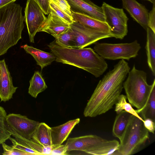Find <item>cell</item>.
I'll return each instance as SVG.
<instances>
[{
  "label": "cell",
  "mask_w": 155,
  "mask_h": 155,
  "mask_svg": "<svg viewBox=\"0 0 155 155\" xmlns=\"http://www.w3.org/2000/svg\"><path fill=\"white\" fill-rule=\"evenodd\" d=\"M130 69L128 63L121 59L104 76L87 104L83 112L84 117H95L113 108L121 94Z\"/></svg>",
  "instance_id": "6da1fadb"
},
{
  "label": "cell",
  "mask_w": 155,
  "mask_h": 155,
  "mask_svg": "<svg viewBox=\"0 0 155 155\" xmlns=\"http://www.w3.org/2000/svg\"><path fill=\"white\" fill-rule=\"evenodd\" d=\"M48 46L55 55L57 62L81 68L96 78L102 75L108 68L105 59L91 48H64L58 45L55 41L50 43Z\"/></svg>",
  "instance_id": "7a4b0ae2"
},
{
  "label": "cell",
  "mask_w": 155,
  "mask_h": 155,
  "mask_svg": "<svg viewBox=\"0 0 155 155\" xmlns=\"http://www.w3.org/2000/svg\"><path fill=\"white\" fill-rule=\"evenodd\" d=\"M22 8L14 2L0 8V56L21 38L25 20Z\"/></svg>",
  "instance_id": "3957f363"
},
{
  "label": "cell",
  "mask_w": 155,
  "mask_h": 155,
  "mask_svg": "<svg viewBox=\"0 0 155 155\" xmlns=\"http://www.w3.org/2000/svg\"><path fill=\"white\" fill-rule=\"evenodd\" d=\"M128 74L123 82V87L127 99L132 106L137 108L135 110L137 113L146 104L155 84V79L151 85L149 84L146 72L137 69L135 65Z\"/></svg>",
  "instance_id": "277c9868"
},
{
  "label": "cell",
  "mask_w": 155,
  "mask_h": 155,
  "mask_svg": "<svg viewBox=\"0 0 155 155\" xmlns=\"http://www.w3.org/2000/svg\"><path fill=\"white\" fill-rule=\"evenodd\" d=\"M143 121V120L133 116L120 140L119 155L134 154L145 145L149 135Z\"/></svg>",
  "instance_id": "5b68a950"
},
{
  "label": "cell",
  "mask_w": 155,
  "mask_h": 155,
  "mask_svg": "<svg viewBox=\"0 0 155 155\" xmlns=\"http://www.w3.org/2000/svg\"><path fill=\"white\" fill-rule=\"evenodd\" d=\"M141 48L137 40L130 43L110 44L97 43L94 50L104 59L128 61L138 55Z\"/></svg>",
  "instance_id": "8992f818"
},
{
  "label": "cell",
  "mask_w": 155,
  "mask_h": 155,
  "mask_svg": "<svg viewBox=\"0 0 155 155\" xmlns=\"http://www.w3.org/2000/svg\"><path fill=\"white\" fill-rule=\"evenodd\" d=\"M101 7L111 37L123 39L128 33L129 20L123 8L114 7L105 2L103 3Z\"/></svg>",
  "instance_id": "52a82bcc"
},
{
  "label": "cell",
  "mask_w": 155,
  "mask_h": 155,
  "mask_svg": "<svg viewBox=\"0 0 155 155\" xmlns=\"http://www.w3.org/2000/svg\"><path fill=\"white\" fill-rule=\"evenodd\" d=\"M70 26L74 33L72 48H83L101 39L111 37L110 33L91 29L78 22L74 21Z\"/></svg>",
  "instance_id": "ba28073f"
},
{
  "label": "cell",
  "mask_w": 155,
  "mask_h": 155,
  "mask_svg": "<svg viewBox=\"0 0 155 155\" xmlns=\"http://www.w3.org/2000/svg\"><path fill=\"white\" fill-rule=\"evenodd\" d=\"M39 123L20 114L12 113L7 115V127L22 137L30 140Z\"/></svg>",
  "instance_id": "9c48e42d"
},
{
  "label": "cell",
  "mask_w": 155,
  "mask_h": 155,
  "mask_svg": "<svg viewBox=\"0 0 155 155\" xmlns=\"http://www.w3.org/2000/svg\"><path fill=\"white\" fill-rule=\"evenodd\" d=\"M24 17L30 41L34 43V37L45 22L47 17L39 6L33 0H27Z\"/></svg>",
  "instance_id": "30bf717a"
},
{
  "label": "cell",
  "mask_w": 155,
  "mask_h": 155,
  "mask_svg": "<svg viewBox=\"0 0 155 155\" xmlns=\"http://www.w3.org/2000/svg\"><path fill=\"white\" fill-rule=\"evenodd\" d=\"M71 12L84 14L99 20L105 21L101 7L90 0H66Z\"/></svg>",
  "instance_id": "8fae6325"
},
{
  "label": "cell",
  "mask_w": 155,
  "mask_h": 155,
  "mask_svg": "<svg viewBox=\"0 0 155 155\" xmlns=\"http://www.w3.org/2000/svg\"><path fill=\"white\" fill-rule=\"evenodd\" d=\"M123 8L133 20L146 30L148 28L149 11L144 5L136 0H121Z\"/></svg>",
  "instance_id": "7c38bea8"
},
{
  "label": "cell",
  "mask_w": 155,
  "mask_h": 155,
  "mask_svg": "<svg viewBox=\"0 0 155 155\" xmlns=\"http://www.w3.org/2000/svg\"><path fill=\"white\" fill-rule=\"evenodd\" d=\"M104 139L95 135H89L68 138L65 143L68 152L78 150L86 153Z\"/></svg>",
  "instance_id": "4fadbf2b"
},
{
  "label": "cell",
  "mask_w": 155,
  "mask_h": 155,
  "mask_svg": "<svg viewBox=\"0 0 155 155\" xmlns=\"http://www.w3.org/2000/svg\"><path fill=\"white\" fill-rule=\"evenodd\" d=\"M0 98L5 102L11 99L18 87L13 84L12 78L4 59L0 60Z\"/></svg>",
  "instance_id": "5bb4252c"
},
{
  "label": "cell",
  "mask_w": 155,
  "mask_h": 155,
  "mask_svg": "<svg viewBox=\"0 0 155 155\" xmlns=\"http://www.w3.org/2000/svg\"><path fill=\"white\" fill-rule=\"evenodd\" d=\"M80 122L78 118L68 121L62 124L50 127L53 148L61 144L67 139L75 126Z\"/></svg>",
  "instance_id": "9a60e30c"
},
{
  "label": "cell",
  "mask_w": 155,
  "mask_h": 155,
  "mask_svg": "<svg viewBox=\"0 0 155 155\" xmlns=\"http://www.w3.org/2000/svg\"><path fill=\"white\" fill-rule=\"evenodd\" d=\"M70 28L69 25L64 22L54 14L50 12L38 32H45L52 36L64 32Z\"/></svg>",
  "instance_id": "2e32d148"
},
{
  "label": "cell",
  "mask_w": 155,
  "mask_h": 155,
  "mask_svg": "<svg viewBox=\"0 0 155 155\" xmlns=\"http://www.w3.org/2000/svg\"><path fill=\"white\" fill-rule=\"evenodd\" d=\"M71 12L74 21L78 22L85 26L95 30L110 33V28L105 21L84 14Z\"/></svg>",
  "instance_id": "e0dca14e"
},
{
  "label": "cell",
  "mask_w": 155,
  "mask_h": 155,
  "mask_svg": "<svg viewBox=\"0 0 155 155\" xmlns=\"http://www.w3.org/2000/svg\"><path fill=\"white\" fill-rule=\"evenodd\" d=\"M21 47L33 57L37 64L40 66L41 70L55 60L56 57L52 53L44 51L27 44L21 46Z\"/></svg>",
  "instance_id": "ac0fdd59"
},
{
  "label": "cell",
  "mask_w": 155,
  "mask_h": 155,
  "mask_svg": "<svg viewBox=\"0 0 155 155\" xmlns=\"http://www.w3.org/2000/svg\"><path fill=\"white\" fill-rule=\"evenodd\" d=\"M119 146V142L116 140H106L93 147L86 153L94 155H119L118 151Z\"/></svg>",
  "instance_id": "d6986e66"
},
{
  "label": "cell",
  "mask_w": 155,
  "mask_h": 155,
  "mask_svg": "<svg viewBox=\"0 0 155 155\" xmlns=\"http://www.w3.org/2000/svg\"><path fill=\"white\" fill-rule=\"evenodd\" d=\"M50 127L45 123H39L31 139L44 147L53 148Z\"/></svg>",
  "instance_id": "ffe728a7"
},
{
  "label": "cell",
  "mask_w": 155,
  "mask_h": 155,
  "mask_svg": "<svg viewBox=\"0 0 155 155\" xmlns=\"http://www.w3.org/2000/svg\"><path fill=\"white\" fill-rule=\"evenodd\" d=\"M133 115L124 110L117 114L112 127L114 136L118 138L120 140L121 139Z\"/></svg>",
  "instance_id": "44dd1931"
},
{
  "label": "cell",
  "mask_w": 155,
  "mask_h": 155,
  "mask_svg": "<svg viewBox=\"0 0 155 155\" xmlns=\"http://www.w3.org/2000/svg\"><path fill=\"white\" fill-rule=\"evenodd\" d=\"M147 42L145 46L147 63L153 75H155V33L149 28L147 30Z\"/></svg>",
  "instance_id": "7402d4cb"
},
{
  "label": "cell",
  "mask_w": 155,
  "mask_h": 155,
  "mask_svg": "<svg viewBox=\"0 0 155 155\" xmlns=\"http://www.w3.org/2000/svg\"><path fill=\"white\" fill-rule=\"evenodd\" d=\"M47 87L41 73L38 71H35L30 81L28 94L32 97L36 98L39 93L43 91Z\"/></svg>",
  "instance_id": "603a6c76"
},
{
  "label": "cell",
  "mask_w": 155,
  "mask_h": 155,
  "mask_svg": "<svg viewBox=\"0 0 155 155\" xmlns=\"http://www.w3.org/2000/svg\"><path fill=\"white\" fill-rule=\"evenodd\" d=\"M7 127V126H6ZM8 132L19 142L23 145L33 149L41 155L49 154L52 148L44 147L40 144L32 140L31 139H28L23 138L7 127Z\"/></svg>",
  "instance_id": "cb8c5ba5"
},
{
  "label": "cell",
  "mask_w": 155,
  "mask_h": 155,
  "mask_svg": "<svg viewBox=\"0 0 155 155\" xmlns=\"http://www.w3.org/2000/svg\"><path fill=\"white\" fill-rule=\"evenodd\" d=\"M137 113L141 114L143 120L149 118L155 122V84L152 88L146 104Z\"/></svg>",
  "instance_id": "d4e9b609"
},
{
  "label": "cell",
  "mask_w": 155,
  "mask_h": 155,
  "mask_svg": "<svg viewBox=\"0 0 155 155\" xmlns=\"http://www.w3.org/2000/svg\"><path fill=\"white\" fill-rule=\"evenodd\" d=\"M55 39V41L59 46L72 48L74 33L70 28L66 31L57 35H52Z\"/></svg>",
  "instance_id": "484cf974"
},
{
  "label": "cell",
  "mask_w": 155,
  "mask_h": 155,
  "mask_svg": "<svg viewBox=\"0 0 155 155\" xmlns=\"http://www.w3.org/2000/svg\"><path fill=\"white\" fill-rule=\"evenodd\" d=\"M126 96L123 94H120L118 99L117 102L115 104V111L117 114L121 111L124 110L139 118L143 120L138 114L132 107L131 105L127 102Z\"/></svg>",
  "instance_id": "4316f807"
},
{
  "label": "cell",
  "mask_w": 155,
  "mask_h": 155,
  "mask_svg": "<svg viewBox=\"0 0 155 155\" xmlns=\"http://www.w3.org/2000/svg\"><path fill=\"white\" fill-rule=\"evenodd\" d=\"M6 112L5 109L0 106V144L5 143L11 137L5 124Z\"/></svg>",
  "instance_id": "83f0119b"
},
{
  "label": "cell",
  "mask_w": 155,
  "mask_h": 155,
  "mask_svg": "<svg viewBox=\"0 0 155 155\" xmlns=\"http://www.w3.org/2000/svg\"><path fill=\"white\" fill-rule=\"evenodd\" d=\"M50 12H52L64 22L70 25L74 22L72 17L66 14L51 2H49Z\"/></svg>",
  "instance_id": "f1b7e54d"
},
{
  "label": "cell",
  "mask_w": 155,
  "mask_h": 155,
  "mask_svg": "<svg viewBox=\"0 0 155 155\" xmlns=\"http://www.w3.org/2000/svg\"><path fill=\"white\" fill-rule=\"evenodd\" d=\"M3 155H31L30 153L20 150L13 146L8 145L5 143L2 144Z\"/></svg>",
  "instance_id": "f546056e"
},
{
  "label": "cell",
  "mask_w": 155,
  "mask_h": 155,
  "mask_svg": "<svg viewBox=\"0 0 155 155\" xmlns=\"http://www.w3.org/2000/svg\"><path fill=\"white\" fill-rule=\"evenodd\" d=\"M49 2L53 3L61 10L72 17L70 6L66 0H48Z\"/></svg>",
  "instance_id": "4dcf8cb0"
},
{
  "label": "cell",
  "mask_w": 155,
  "mask_h": 155,
  "mask_svg": "<svg viewBox=\"0 0 155 155\" xmlns=\"http://www.w3.org/2000/svg\"><path fill=\"white\" fill-rule=\"evenodd\" d=\"M9 139L11 141L13 146L20 150L29 153L31 155H41L38 152L19 142L15 138L11 137Z\"/></svg>",
  "instance_id": "1f68e13d"
},
{
  "label": "cell",
  "mask_w": 155,
  "mask_h": 155,
  "mask_svg": "<svg viewBox=\"0 0 155 155\" xmlns=\"http://www.w3.org/2000/svg\"><path fill=\"white\" fill-rule=\"evenodd\" d=\"M68 152L67 147L66 144H61L52 148L49 155H65Z\"/></svg>",
  "instance_id": "d6a6232c"
},
{
  "label": "cell",
  "mask_w": 155,
  "mask_h": 155,
  "mask_svg": "<svg viewBox=\"0 0 155 155\" xmlns=\"http://www.w3.org/2000/svg\"><path fill=\"white\" fill-rule=\"evenodd\" d=\"M153 5L151 10L149 13L148 27L155 33V4Z\"/></svg>",
  "instance_id": "836d02e7"
},
{
  "label": "cell",
  "mask_w": 155,
  "mask_h": 155,
  "mask_svg": "<svg viewBox=\"0 0 155 155\" xmlns=\"http://www.w3.org/2000/svg\"><path fill=\"white\" fill-rule=\"evenodd\" d=\"M39 6L45 15H48L50 12L48 0H33Z\"/></svg>",
  "instance_id": "e575fe53"
},
{
  "label": "cell",
  "mask_w": 155,
  "mask_h": 155,
  "mask_svg": "<svg viewBox=\"0 0 155 155\" xmlns=\"http://www.w3.org/2000/svg\"><path fill=\"white\" fill-rule=\"evenodd\" d=\"M143 122L144 127L148 131L154 134L155 129V122L149 118L143 120Z\"/></svg>",
  "instance_id": "d590c367"
},
{
  "label": "cell",
  "mask_w": 155,
  "mask_h": 155,
  "mask_svg": "<svg viewBox=\"0 0 155 155\" xmlns=\"http://www.w3.org/2000/svg\"><path fill=\"white\" fill-rule=\"evenodd\" d=\"M16 0H0V8L10 3L14 2Z\"/></svg>",
  "instance_id": "8d00e7d4"
},
{
  "label": "cell",
  "mask_w": 155,
  "mask_h": 155,
  "mask_svg": "<svg viewBox=\"0 0 155 155\" xmlns=\"http://www.w3.org/2000/svg\"><path fill=\"white\" fill-rule=\"evenodd\" d=\"M142 0L148 1L149 2H150L151 3L153 4H155V0Z\"/></svg>",
  "instance_id": "74e56055"
},
{
  "label": "cell",
  "mask_w": 155,
  "mask_h": 155,
  "mask_svg": "<svg viewBox=\"0 0 155 155\" xmlns=\"http://www.w3.org/2000/svg\"><path fill=\"white\" fill-rule=\"evenodd\" d=\"M0 76H1V69L0 68Z\"/></svg>",
  "instance_id": "f35d334b"
}]
</instances>
